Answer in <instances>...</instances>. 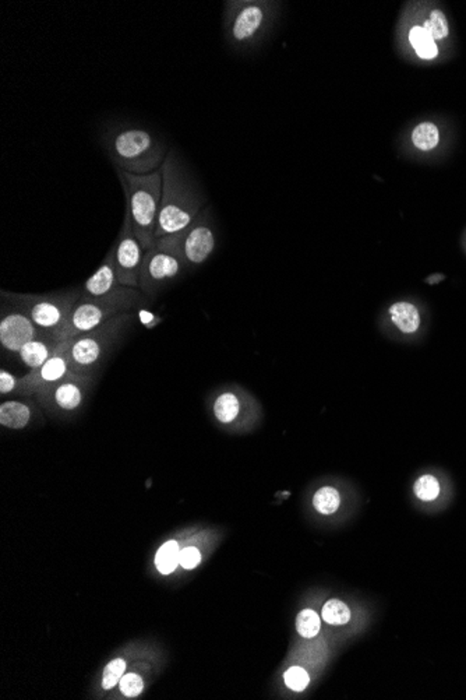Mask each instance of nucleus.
<instances>
[{"mask_svg": "<svg viewBox=\"0 0 466 700\" xmlns=\"http://www.w3.org/2000/svg\"><path fill=\"white\" fill-rule=\"evenodd\" d=\"M161 172L162 197L155 242L190 225L203 206V196L183 158L175 150L169 151Z\"/></svg>", "mask_w": 466, "mask_h": 700, "instance_id": "obj_1", "label": "nucleus"}, {"mask_svg": "<svg viewBox=\"0 0 466 700\" xmlns=\"http://www.w3.org/2000/svg\"><path fill=\"white\" fill-rule=\"evenodd\" d=\"M101 143L116 169L134 175L160 171L171 151L151 129L123 122L107 126Z\"/></svg>", "mask_w": 466, "mask_h": 700, "instance_id": "obj_2", "label": "nucleus"}, {"mask_svg": "<svg viewBox=\"0 0 466 700\" xmlns=\"http://www.w3.org/2000/svg\"><path fill=\"white\" fill-rule=\"evenodd\" d=\"M133 326L134 313L127 312L75 337L70 348L72 374L97 379L102 368L125 342Z\"/></svg>", "mask_w": 466, "mask_h": 700, "instance_id": "obj_3", "label": "nucleus"}, {"mask_svg": "<svg viewBox=\"0 0 466 700\" xmlns=\"http://www.w3.org/2000/svg\"><path fill=\"white\" fill-rule=\"evenodd\" d=\"M116 171L125 192L126 210L130 213L133 231L144 249L148 250L155 243L162 197V172L160 169L147 175H134Z\"/></svg>", "mask_w": 466, "mask_h": 700, "instance_id": "obj_4", "label": "nucleus"}, {"mask_svg": "<svg viewBox=\"0 0 466 700\" xmlns=\"http://www.w3.org/2000/svg\"><path fill=\"white\" fill-rule=\"evenodd\" d=\"M150 299L139 289L121 287L119 289L98 298H80L66 327L62 331L63 340L75 338L87 333L115 316L134 312L147 305Z\"/></svg>", "mask_w": 466, "mask_h": 700, "instance_id": "obj_5", "label": "nucleus"}, {"mask_svg": "<svg viewBox=\"0 0 466 700\" xmlns=\"http://www.w3.org/2000/svg\"><path fill=\"white\" fill-rule=\"evenodd\" d=\"M0 296L20 306L41 328L62 335L77 302L81 288H69L47 294H22L2 289Z\"/></svg>", "mask_w": 466, "mask_h": 700, "instance_id": "obj_6", "label": "nucleus"}, {"mask_svg": "<svg viewBox=\"0 0 466 700\" xmlns=\"http://www.w3.org/2000/svg\"><path fill=\"white\" fill-rule=\"evenodd\" d=\"M155 243L171 249L185 261L187 268H193L210 259L215 250L217 238L208 215L200 213L185 229L162 238Z\"/></svg>", "mask_w": 466, "mask_h": 700, "instance_id": "obj_7", "label": "nucleus"}, {"mask_svg": "<svg viewBox=\"0 0 466 700\" xmlns=\"http://www.w3.org/2000/svg\"><path fill=\"white\" fill-rule=\"evenodd\" d=\"M187 270L185 261L175 252L160 243H154L153 248L146 250L139 277V289L148 299H154L168 285L187 273Z\"/></svg>", "mask_w": 466, "mask_h": 700, "instance_id": "obj_8", "label": "nucleus"}, {"mask_svg": "<svg viewBox=\"0 0 466 700\" xmlns=\"http://www.w3.org/2000/svg\"><path fill=\"white\" fill-rule=\"evenodd\" d=\"M112 249L115 253V263L121 284L129 288H139V277L146 249L133 231L130 213L127 210L125 213L123 225Z\"/></svg>", "mask_w": 466, "mask_h": 700, "instance_id": "obj_9", "label": "nucleus"}, {"mask_svg": "<svg viewBox=\"0 0 466 700\" xmlns=\"http://www.w3.org/2000/svg\"><path fill=\"white\" fill-rule=\"evenodd\" d=\"M0 299V344L5 351L17 356L42 330L20 306L2 296Z\"/></svg>", "mask_w": 466, "mask_h": 700, "instance_id": "obj_10", "label": "nucleus"}, {"mask_svg": "<svg viewBox=\"0 0 466 700\" xmlns=\"http://www.w3.org/2000/svg\"><path fill=\"white\" fill-rule=\"evenodd\" d=\"M73 338H66L58 347L56 353L40 368L31 370L30 374L22 378V392L27 395H42L45 390L65 379L70 370V348Z\"/></svg>", "mask_w": 466, "mask_h": 700, "instance_id": "obj_11", "label": "nucleus"}, {"mask_svg": "<svg viewBox=\"0 0 466 700\" xmlns=\"http://www.w3.org/2000/svg\"><path fill=\"white\" fill-rule=\"evenodd\" d=\"M94 381L95 379L77 374H69L65 379H62L40 396L49 400L52 407L58 409L62 413H75L83 406L88 389L93 386Z\"/></svg>", "mask_w": 466, "mask_h": 700, "instance_id": "obj_12", "label": "nucleus"}, {"mask_svg": "<svg viewBox=\"0 0 466 700\" xmlns=\"http://www.w3.org/2000/svg\"><path fill=\"white\" fill-rule=\"evenodd\" d=\"M123 285L121 284L115 263V253L114 249L111 248L107 256L104 257L102 263L100 264V267L94 271L91 277H88L84 281L81 287V298L104 296L119 289Z\"/></svg>", "mask_w": 466, "mask_h": 700, "instance_id": "obj_13", "label": "nucleus"}, {"mask_svg": "<svg viewBox=\"0 0 466 700\" xmlns=\"http://www.w3.org/2000/svg\"><path fill=\"white\" fill-rule=\"evenodd\" d=\"M62 341L63 337L59 333L42 330L34 340L29 341L20 349L17 357L30 370H37L56 353Z\"/></svg>", "mask_w": 466, "mask_h": 700, "instance_id": "obj_14", "label": "nucleus"}, {"mask_svg": "<svg viewBox=\"0 0 466 700\" xmlns=\"http://www.w3.org/2000/svg\"><path fill=\"white\" fill-rule=\"evenodd\" d=\"M267 13L263 6L251 3L244 5L233 16L231 23V36L236 43H246L253 40L257 33L264 27Z\"/></svg>", "mask_w": 466, "mask_h": 700, "instance_id": "obj_15", "label": "nucleus"}, {"mask_svg": "<svg viewBox=\"0 0 466 700\" xmlns=\"http://www.w3.org/2000/svg\"><path fill=\"white\" fill-rule=\"evenodd\" d=\"M242 403L239 395L233 390L219 393L212 403V413L215 420L222 425H231L236 423L242 414Z\"/></svg>", "mask_w": 466, "mask_h": 700, "instance_id": "obj_16", "label": "nucleus"}, {"mask_svg": "<svg viewBox=\"0 0 466 700\" xmlns=\"http://www.w3.org/2000/svg\"><path fill=\"white\" fill-rule=\"evenodd\" d=\"M33 418L31 406L23 402H5L0 406V424L9 429H24Z\"/></svg>", "mask_w": 466, "mask_h": 700, "instance_id": "obj_17", "label": "nucleus"}, {"mask_svg": "<svg viewBox=\"0 0 466 700\" xmlns=\"http://www.w3.org/2000/svg\"><path fill=\"white\" fill-rule=\"evenodd\" d=\"M392 323L406 334L414 333L420 326V314L416 306L407 302H398L389 307Z\"/></svg>", "mask_w": 466, "mask_h": 700, "instance_id": "obj_18", "label": "nucleus"}, {"mask_svg": "<svg viewBox=\"0 0 466 700\" xmlns=\"http://www.w3.org/2000/svg\"><path fill=\"white\" fill-rule=\"evenodd\" d=\"M180 548L175 540L161 545L155 555V566L161 575H171L179 566Z\"/></svg>", "mask_w": 466, "mask_h": 700, "instance_id": "obj_19", "label": "nucleus"}, {"mask_svg": "<svg viewBox=\"0 0 466 700\" xmlns=\"http://www.w3.org/2000/svg\"><path fill=\"white\" fill-rule=\"evenodd\" d=\"M409 40L417 56L423 59H433L438 55V48L431 36L420 26H414L409 33Z\"/></svg>", "mask_w": 466, "mask_h": 700, "instance_id": "obj_20", "label": "nucleus"}, {"mask_svg": "<svg viewBox=\"0 0 466 700\" xmlns=\"http://www.w3.org/2000/svg\"><path fill=\"white\" fill-rule=\"evenodd\" d=\"M341 505V495L334 487H321L313 496V508L324 516L334 515Z\"/></svg>", "mask_w": 466, "mask_h": 700, "instance_id": "obj_21", "label": "nucleus"}, {"mask_svg": "<svg viewBox=\"0 0 466 700\" xmlns=\"http://www.w3.org/2000/svg\"><path fill=\"white\" fill-rule=\"evenodd\" d=\"M321 618L328 623L334 626H341L349 622L350 619V609L345 602L336 598L328 600L321 611Z\"/></svg>", "mask_w": 466, "mask_h": 700, "instance_id": "obj_22", "label": "nucleus"}, {"mask_svg": "<svg viewBox=\"0 0 466 700\" xmlns=\"http://www.w3.org/2000/svg\"><path fill=\"white\" fill-rule=\"evenodd\" d=\"M438 140H440L438 129L435 125L430 122L419 125L412 133L413 144L421 151L433 150L438 144Z\"/></svg>", "mask_w": 466, "mask_h": 700, "instance_id": "obj_23", "label": "nucleus"}, {"mask_svg": "<svg viewBox=\"0 0 466 700\" xmlns=\"http://www.w3.org/2000/svg\"><path fill=\"white\" fill-rule=\"evenodd\" d=\"M321 627V619L318 614L310 608L299 612L296 618V630L304 639H313L318 634Z\"/></svg>", "mask_w": 466, "mask_h": 700, "instance_id": "obj_24", "label": "nucleus"}, {"mask_svg": "<svg viewBox=\"0 0 466 700\" xmlns=\"http://www.w3.org/2000/svg\"><path fill=\"white\" fill-rule=\"evenodd\" d=\"M413 491L416 494V496L420 499V501H424V502H431L434 501L438 494H440V484L437 481L435 477L433 475H421L416 482H414V487H413Z\"/></svg>", "mask_w": 466, "mask_h": 700, "instance_id": "obj_25", "label": "nucleus"}, {"mask_svg": "<svg viewBox=\"0 0 466 700\" xmlns=\"http://www.w3.org/2000/svg\"><path fill=\"white\" fill-rule=\"evenodd\" d=\"M126 674V662L122 658H115L109 664H107L102 674V687L105 690H111L116 685H119L122 676Z\"/></svg>", "mask_w": 466, "mask_h": 700, "instance_id": "obj_26", "label": "nucleus"}, {"mask_svg": "<svg viewBox=\"0 0 466 700\" xmlns=\"http://www.w3.org/2000/svg\"><path fill=\"white\" fill-rule=\"evenodd\" d=\"M423 29L431 36L433 40H444L448 36V22L441 10H433Z\"/></svg>", "mask_w": 466, "mask_h": 700, "instance_id": "obj_27", "label": "nucleus"}, {"mask_svg": "<svg viewBox=\"0 0 466 700\" xmlns=\"http://www.w3.org/2000/svg\"><path fill=\"white\" fill-rule=\"evenodd\" d=\"M284 679H285V683L289 689H292L293 692H302L307 687V685L310 683V676L307 674V671L302 667H290L285 675H284Z\"/></svg>", "mask_w": 466, "mask_h": 700, "instance_id": "obj_28", "label": "nucleus"}, {"mask_svg": "<svg viewBox=\"0 0 466 700\" xmlns=\"http://www.w3.org/2000/svg\"><path fill=\"white\" fill-rule=\"evenodd\" d=\"M121 692L127 697H137L144 690V680L134 672L125 674L119 682Z\"/></svg>", "mask_w": 466, "mask_h": 700, "instance_id": "obj_29", "label": "nucleus"}, {"mask_svg": "<svg viewBox=\"0 0 466 700\" xmlns=\"http://www.w3.org/2000/svg\"><path fill=\"white\" fill-rule=\"evenodd\" d=\"M16 390L22 392V378L15 376L6 370L0 371V395H12Z\"/></svg>", "mask_w": 466, "mask_h": 700, "instance_id": "obj_30", "label": "nucleus"}, {"mask_svg": "<svg viewBox=\"0 0 466 700\" xmlns=\"http://www.w3.org/2000/svg\"><path fill=\"white\" fill-rule=\"evenodd\" d=\"M201 562V554L196 547H186L180 549L179 565L186 570L196 569Z\"/></svg>", "mask_w": 466, "mask_h": 700, "instance_id": "obj_31", "label": "nucleus"}]
</instances>
